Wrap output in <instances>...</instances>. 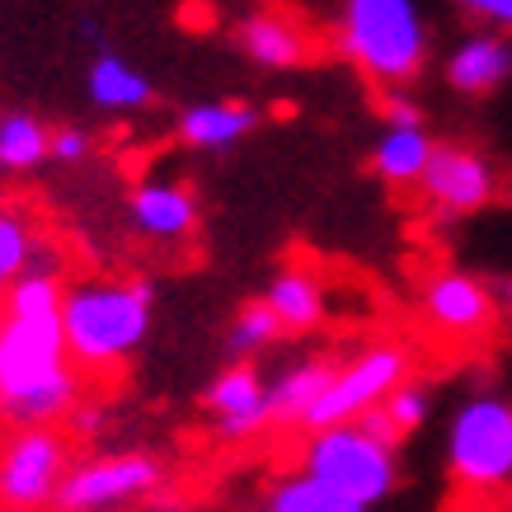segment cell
<instances>
[{
  "instance_id": "cell-6",
  "label": "cell",
  "mask_w": 512,
  "mask_h": 512,
  "mask_svg": "<svg viewBox=\"0 0 512 512\" xmlns=\"http://www.w3.org/2000/svg\"><path fill=\"white\" fill-rule=\"evenodd\" d=\"M160 480H165V470L156 456H141V451L94 456L85 466H66L52 503L62 512H109L123 503H137V498H151Z\"/></svg>"
},
{
  "instance_id": "cell-2",
  "label": "cell",
  "mask_w": 512,
  "mask_h": 512,
  "mask_svg": "<svg viewBox=\"0 0 512 512\" xmlns=\"http://www.w3.org/2000/svg\"><path fill=\"white\" fill-rule=\"evenodd\" d=\"M151 282H80L62 292V339L76 372L118 376L151 329Z\"/></svg>"
},
{
  "instance_id": "cell-9",
  "label": "cell",
  "mask_w": 512,
  "mask_h": 512,
  "mask_svg": "<svg viewBox=\"0 0 512 512\" xmlns=\"http://www.w3.org/2000/svg\"><path fill=\"white\" fill-rule=\"evenodd\" d=\"M419 184L442 217L480 212L484 202L494 198V170H489V160L475 156L470 146H433Z\"/></svg>"
},
{
  "instance_id": "cell-23",
  "label": "cell",
  "mask_w": 512,
  "mask_h": 512,
  "mask_svg": "<svg viewBox=\"0 0 512 512\" xmlns=\"http://www.w3.org/2000/svg\"><path fill=\"white\" fill-rule=\"evenodd\" d=\"M376 414H381V423L390 428V437L400 442L404 433H414V428H423V419H428V390L414 386V381L404 376L400 386H390L386 395H381V404H376Z\"/></svg>"
},
{
  "instance_id": "cell-10",
  "label": "cell",
  "mask_w": 512,
  "mask_h": 512,
  "mask_svg": "<svg viewBox=\"0 0 512 512\" xmlns=\"http://www.w3.org/2000/svg\"><path fill=\"white\" fill-rule=\"evenodd\" d=\"M207 409L217 419V433L226 442H249V437L268 433L273 423V395H268L264 376L249 362H235L207 386Z\"/></svg>"
},
{
  "instance_id": "cell-22",
  "label": "cell",
  "mask_w": 512,
  "mask_h": 512,
  "mask_svg": "<svg viewBox=\"0 0 512 512\" xmlns=\"http://www.w3.org/2000/svg\"><path fill=\"white\" fill-rule=\"evenodd\" d=\"M278 334H282V325H278V315H273V306H268V301H249V306H240V315L231 320L226 348H231L235 357L264 353Z\"/></svg>"
},
{
  "instance_id": "cell-19",
  "label": "cell",
  "mask_w": 512,
  "mask_h": 512,
  "mask_svg": "<svg viewBox=\"0 0 512 512\" xmlns=\"http://www.w3.org/2000/svg\"><path fill=\"white\" fill-rule=\"evenodd\" d=\"M329 376H334L329 362H301V367H292L287 376H278V381L268 386V395H273V419L278 423H306L311 404L320 400V390L329 386Z\"/></svg>"
},
{
  "instance_id": "cell-14",
  "label": "cell",
  "mask_w": 512,
  "mask_h": 512,
  "mask_svg": "<svg viewBox=\"0 0 512 512\" xmlns=\"http://www.w3.org/2000/svg\"><path fill=\"white\" fill-rule=\"evenodd\" d=\"M240 47L249 52V62L268 66V71H292L311 57L306 29L287 15H249L240 24Z\"/></svg>"
},
{
  "instance_id": "cell-27",
  "label": "cell",
  "mask_w": 512,
  "mask_h": 512,
  "mask_svg": "<svg viewBox=\"0 0 512 512\" xmlns=\"http://www.w3.org/2000/svg\"><path fill=\"white\" fill-rule=\"evenodd\" d=\"M381 113H386V127H423V109L409 99V94H400V85H395V90H386Z\"/></svg>"
},
{
  "instance_id": "cell-8",
  "label": "cell",
  "mask_w": 512,
  "mask_h": 512,
  "mask_svg": "<svg viewBox=\"0 0 512 512\" xmlns=\"http://www.w3.org/2000/svg\"><path fill=\"white\" fill-rule=\"evenodd\" d=\"M66 466H71L66 442L47 423L19 428L0 447V503L5 508H43V503H52Z\"/></svg>"
},
{
  "instance_id": "cell-5",
  "label": "cell",
  "mask_w": 512,
  "mask_h": 512,
  "mask_svg": "<svg viewBox=\"0 0 512 512\" xmlns=\"http://www.w3.org/2000/svg\"><path fill=\"white\" fill-rule=\"evenodd\" d=\"M451 484L470 498L512 489V404L498 395H475L456 409L447 433Z\"/></svg>"
},
{
  "instance_id": "cell-28",
  "label": "cell",
  "mask_w": 512,
  "mask_h": 512,
  "mask_svg": "<svg viewBox=\"0 0 512 512\" xmlns=\"http://www.w3.org/2000/svg\"><path fill=\"white\" fill-rule=\"evenodd\" d=\"M5 287H10V282H5V278H0V296H5Z\"/></svg>"
},
{
  "instance_id": "cell-15",
  "label": "cell",
  "mask_w": 512,
  "mask_h": 512,
  "mask_svg": "<svg viewBox=\"0 0 512 512\" xmlns=\"http://www.w3.org/2000/svg\"><path fill=\"white\" fill-rule=\"evenodd\" d=\"M254 127H259V109H249L240 99H226V104H193L179 118V137L193 151H226L235 141H245Z\"/></svg>"
},
{
  "instance_id": "cell-3",
  "label": "cell",
  "mask_w": 512,
  "mask_h": 512,
  "mask_svg": "<svg viewBox=\"0 0 512 512\" xmlns=\"http://www.w3.org/2000/svg\"><path fill=\"white\" fill-rule=\"evenodd\" d=\"M339 52L372 85H409L428 62V29L414 0H343Z\"/></svg>"
},
{
  "instance_id": "cell-18",
  "label": "cell",
  "mask_w": 512,
  "mask_h": 512,
  "mask_svg": "<svg viewBox=\"0 0 512 512\" xmlns=\"http://www.w3.org/2000/svg\"><path fill=\"white\" fill-rule=\"evenodd\" d=\"M428 151H433V141H428L423 127H390L386 137L376 141L372 165L386 184H419L423 165H428Z\"/></svg>"
},
{
  "instance_id": "cell-21",
  "label": "cell",
  "mask_w": 512,
  "mask_h": 512,
  "mask_svg": "<svg viewBox=\"0 0 512 512\" xmlns=\"http://www.w3.org/2000/svg\"><path fill=\"white\" fill-rule=\"evenodd\" d=\"M47 132L38 118L29 113H5L0 118V170L10 174H29L47 160Z\"/></svg>"
},
{
  "instance_id": "cell-12",
  "label": "cell",
  "mask_w": 512,
  "mask_h": 512,
  "mask_svg": "<svg viewBox=\"0 0 512 512\" xmlns=\"http://www.w3.org/2000/svg\"><path fill=\"white\" fill-rule=\"evenodd\" d=\"M132 221L146 240H188L198 231V198L188 184L151 179L132 193Z\"/></svg>"
},
{
  "instance_id": "cell-20",
  "label": "cell",
  "mask_w": 512,
  "mask_h": 512,
  "mask_svg": "<svg viewBox=\"0 0 512 512\" xmlns=\"http://www.w3.org/2000/svg\"><path fill=\"white\" fill-rule=\"evenodd\" d=\"M268 512H357L353 498H343L339 489H329L325 480H315L306 470H296L287 480H278L264 498Z\"/></svg>"
},
{
  "instance_id": "cell-17",
  "label": "cell",
  "mask_w": 512,
  "mask_h": 512,
  "mask_svg": "<svg viewBox=\"0 0 512 512\" xmlns=\"http://www.w3.org/2000/svg\"><path fill=\"white\" fill-rule=\"evenodd\" d=\"M268 306L278 315L282 334H306L325 320V287L306 268H282L278 278L268 282Z\"/></svg>"
},
{
  "instance_id": "cell-11",
  "label": "cell",
  "mask_w": 512,
  "mask_h": 512,
  "mask_svg": "<svg viewBox=\"0 0 512 512\" xmlns=\"http://www.w3.org/2000/svg\"><path fill=\"white\" fill-rule=\"evenodd\" d=\"M423 315L447 339H475L494 325V296L466 273H437L423 287Z\"/></svg>"
},
{
  "instance_id": "cell-13",
  "label": "cell",
  "mask_w": 512,
  "mask_h": 512,
  "mask_svg": "<svg viewBox=\"0 0 512 512\" xmlns=\"http://www.w3.org/2000/svg\"><path fill=\"white\" fill-rule=\"evenodd\" d=\"M512 76V43L503 33H475L447 57V80L461 94H494Z\"/></svg>"
},
{
  "instance_id": "cell-7",
  "label": "cell",
  "mask_w": 512,
  "mask_h": 512,
  "mask_svg": "<svg viewBox=\"0 0 512 512\" xmlns=\"http://www.w3.org/2000/svg\"><path fill=\"white\" fill-rule=\"evenodd\" d=\"M409 376V353L400 343H372L367 353H357L348 367H334L329 386L320 390V400L311 404V414L301 428H325V423L357 419L362 409L381 404L390 386H400Z\"/></svg>"
},
{
  "instance_id": "cell-1",
  "label": "cell",
  "mask_w": 512,
  "mask_h": 512,
  "mask_svg": "<svg viewBox=\"0 0 512 512\" xmlns=\"http://www.w3.org/2000/svg\"><path fill=\"white\" fill-rule=\"evenodd\" d=\"M80 400V372L62 339V306H5L0 315V414L19 428L57 423Z\"/></svg>"
},
{
  "instance_id": "cell-16",
  "label": "cell",
  "mask_w": 512,
  "mask_h": 512,
  "mask_svg": "<svg viewBox=\"0 0 512 512\" xmlns=\"http://www.w3.org/2000/svg\"><path fill=\"white\" fill-rule=\"evenodd\" d=\"M85 90L104 113H137L156 99V85L141 76L132 62H123L118 52H104L90 62V76H85Z\"/></svg>"
},
{
  "instance_id": "cell-24",
  "label": "cell",
  "mask_w": 512,
  "mask_h": 512,
  "mask_svg": "<svg viewBox=\"0 0 512 512\" xmlns=\"http://www.w3.org/2000/svg\"><path fill=\"white\" fill-rule=\"evenodd\" d=\"M33 259V226L19 217L15 207H0V278L10 282L24 273Z\"/></svg>"
},
{
  "instance_id": "cell-26",
  "label": "cell",
  "mask_w": 512,
  "mask_h": 512,
  "mask_svg": "<svg viewBox=\"0 0 512 512\" xmlns=\"http://www.w3.org/2000/svg\"><path fill=\"white\" fill-rule=\"evenodd\" d=\"M85 151H90V137H85L80 127H62V132H52V137H47V156L62 160V165L85 160Z\"/></svg>"
},
{
  "instance_id": "cell-4",
  "label": "cell",
  "mask_w": 512,
  "mask_h": 512,
  "mask_svg": "<svg viewBox=\"0 0 512 512\" xmlns=\"http://www.w3.org/2000/svg\"><path fill=\"white\" fill-rule=\"evenodd\" d=\"M296 466L306 475H315V480H325L329 489H339L343 498H353L357 512H367L372 503L390 498V489L400 480L395 447L381 442L376 433H367L357 419L311 428Z\"/></svg>"
},
{
  "instance_id": "cell-25",
  "label": "cell",
  "mask_w": 512,
  "mask_h": 512,
  "mask_svg": "<svg viewBox=\"0 0 512 512\" xmlns=\"http://www.w3.org/2000/svg\"><path fill=\"white\" fill-rule=\"evenodd\" d=\"M456 5L466 10V19H475L484 29L512 33V0H456Z\"/></svg>"
}]
</instances>
